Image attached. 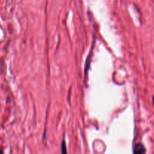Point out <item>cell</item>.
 I'll list each match as a JSON object with an SVG mask.
<instances>
[{"mask_svg": "<svg viewBox=\"0 0 154 154\" xmlns=\"http://www.w3.org/2000/svg\"><path fill=\"white\" fill-rule=\"evenodd\" d=\"M134 153H146V150L144 146L141 143L136 144L134 148Z\"/></svg>", "mask_w": 154, "mask_h": 154, "instance_id": "cell-1", "label": "cell"}, {"mask_svg": "<svg viewBox=\"0 0 154 154\" xmlns=\"http://www.w3.org/2000/svg\"><path fill=\"white\" fill-rule=\"evenodd\" d=\"M62 153H66V142H65V141H63V144H62Z\"/></svg>", "mask_w": 154, "mask_h": 154, "instance_id": "cell-2", "label": "cell"}, {"mask_svg": "<svg viewBox=\"0 0 154 154\" xmlns=\"http://www.w3.org/2000/svg\"><path fill=\"white\" fill-rule=\"evenodd\" d=\"M0 153H2V150H0Z\"/></svg>", "mask_w": 154, "mask_h": 154, "instance_id": "cell-3", "label": "cell"}]
</instances>
